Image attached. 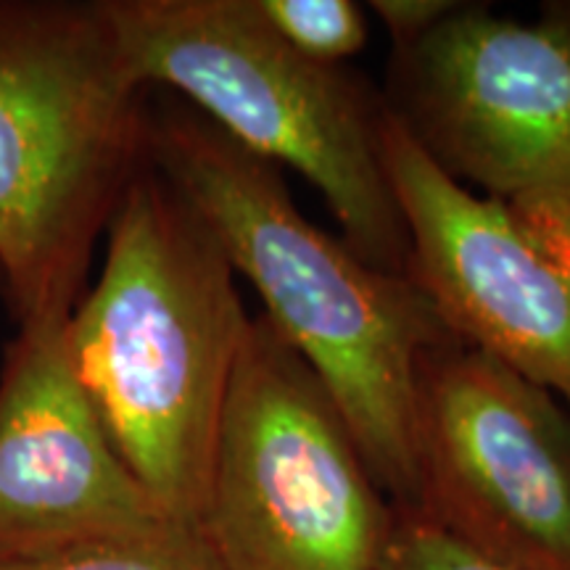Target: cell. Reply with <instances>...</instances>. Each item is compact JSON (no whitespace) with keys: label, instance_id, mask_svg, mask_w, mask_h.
Wrapping results in <instances>:
<instances>
[{"label":"cell","instance_id":"cell-4","mask_svg":"<svg viewBox=\"0 0 570 570\" xmlns=\"http://www.w3.org/2000/svg\"><path fill=\"white\" fill-rule=\"evenodd\" d=\"M130 75L177 96L240 148L296 169L367 265L407 275V230L383 161L386 104L304 59L256 0H101Z\"/></svg>","mask_w":570,"mask_h":570},{"label":"cell","instance_id":"cell-6","mask_svg":"<svg viewBox=\"0 0 570 570\" xmlns=\"http://www.w3.org/2000/svg\"><path fill=\"white\" fill-rule=\"evenodd\" d=\"M383 104L439 169L570 267V0L537 21L462 3L394 48Z\"/></svg>","mask_w":570,"mask_h":570},{"label":"cell","instance_id":"cell-8","mask_svg":"<svg viewBox=\"0 0 570 570\" xmlns=\"http://www.w3.org/2000/svg\"><path fill=\"white\" fill-rule=\"evenodd\" d=\"M381 142L410 281L454 338L570 407V267L502 204L439 169L389 109Z\"/></svg>","mask_w":570,"mask_h":570},{"label":"cell","instance_id":"cell-12","mask_svg":"<svg viewBox=\"0 0 570 570\" xmlns=\"http://www.w3.org/2000/svg\"><path fill=\"white\" fill-rule=\"evenodd\" d=\"M381 570H512L460 544L410 510H394Z\"/></svg>","mask_w":570,"mask_h":570},{"label":"cell","instance_id":"cell-9","mask_svg":"<svg viewBox=\"0 0 570 570\" xmlns=\"http://www.w3.org/2000/svg\"><path fill=\"white\" fill-rule=\"evenodd\" d=\"M67 323L17 325L0 360V558L167 518L106 436L77 377Z\"/></svg>","mask_w":570,"mask_h":570},{"label":"cell","instance_id":"cell-5","mask_svg":"<svg viewBox=\"0 0 570 570\" xmlns=\"http://www.w3.org/2000/svg\"><path fill=\"white\" fill-rule=\"evenodd\" d=\"M394 508L320 377L252 317L198 529L225 570H381Z\"/></svg>","mask_w":570,"mask_h":570},{"label":"cell","instance_id":"cell-1","mask_svg":"<svg viewBox=\"0 0 570 570\" xmlns=\"http://www.w3.org/2000/svg\"><path fill=\"white\" fill-rule=\"evenodd\" d=\"M146 159L209 225L235 275L262 296L267 323L320 377L391 508L415 510L417 373L454 338L423 291L312 225L281 167L169 92H148Z\"/></svg>","mask_w":570,"mask_h":570},{"label":"cell","instance_id":"cell-14","mask_svg":"<svg viewBox=\"0 0 570 570\" xmlns=\"http://www.w3.org/2000/svg\"><path fill=\"white\" fill-rule=\"evenodd\" d=\"M0 296H3V281H0Z\"/></svg>","mask_w":570,"mask_h":570},{"label":"cell","instance_id":"cell-10","mask_svg":"<svg viewBox=\"0 0 570 570\" xmlns=\"http://www.w3.org/2000/svg\"><path fill=\"white\" fill-rule=\"evenodd\" d=\"M0 570H225L204 531L161 518L132 531L106 533L46 552L0 558Z\"/></svg>","mask_w":570,"mask_h":570},{"label":"cell","instance_id":"cell-11","mask_svg":"<svg viewBox=\"0 0 570 570\" xmlns=\"http://www.w3.org/2000/svg\"><path fill=\"white\" fill-rule=\"evenodd\" d=\"M285 46L304 59L341 67L365 48L367 21L354 0H256Z\"/></svg>","mask_w":570,"mask_h":570},{"label":"cell","instance_id":"cell-3","mask_svg":"<svg viewBox=\"0 0 570 570\" xmlns=\"http://www.w3.org/2000/svg\"><path fill=\"white\" fill-rule=\"evenodd\" d=\"M148 92L101 0H0V281L17 325L69 317L146 161Z\"/></svg>","mask_w":570,"mask_h":570},{"label":"cell","instance_id":"cell-7","mask_svg":"<svg viewBox=\"0 0 570 570\" xmlns=\"http://www.w3.org/2000/svg\"><path fill=\"white\" fill-rule=\"evenodd\" d=\"M417 515L512 570H570V407L452 338L415 389Z\"/></svg>","mask_w":570,"mask_h":570},{"label":"cell","instance_id":"cell-2","mask_svg":"<svg viewBox=\"0 0 570 570\" xmlns=\"http://www.w3.org/2000/svg\"><path fill=\"white\" fill-rule=\"evenodd\" d=\"M104 238L101 273L67 323L71 362L135 481L198 525L252 315L209 225L148 159Z\"/></svg>","mask_w":570,"mask_h":570},{"label":"cell","instance_id":"cell-13","mask_svg":"<svg viewBox=\"0 0 570 570\" xmlns=\"http://www.w3.org/2000/svg\"><path fill=\"white\" fill-rule=\"evenodd\" d=\"M460 6V0H370L367 9L386 24L394 48H404L436 30Z\"/></svg>","mask_w":570,"mask_h":570}]
</instances>
